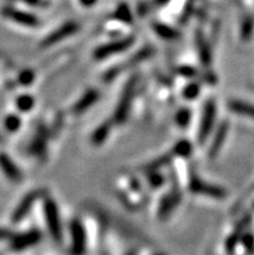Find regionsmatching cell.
<instances>
[{"label":"cell","instance_id":"cell-1","mask_svg":"<svg viewBox=\"0 0 254 255\" xmlns=\"http://www.w3.org/2000/svg\"><path fill=\"white\" fill-rule=\"evenodd\" d=\"M44 217L45 223L48 226L52 237L55 240H60V237H61V223H60L56 202L52 198L47 197L44 200Z\"/></svg>","mask_w":254,"mask_h":255},{"label":"cell","instance_id":"cell-2","mask_svg":"<svg viewBox=\"0 0 254 255\" xmlns=\"http://www.w3.org/2000/svg\"><path fill=\"white\" fill-rule=\"evenodd\" d=\"M136 86V78H132L130 79V82L126 84L125 91H123L122 97L119 100L118 107L116 109V113H114V118L113 121L117 123H123V121L127 118V114H129L130 107H131V100L132 95H134V91H135Z\"/></svg>","mask_w":254,"mask_h":255},{"label":"cell","instance_id":"cell-3","mask_svg":"<svg viewBox=\"0 0 254 255\" xmlns=\"http://www.w3.org/2000/svg\"><path fill=\"white\" fill-rule=\"evenodd\" d=\"M78 30H79V25H78L77 22H73V21H71V22L64 23V25L60 26L57 30H55V31L51 32L49 35L45 36L44 40H43L42 44H40V47H43V48L51 47V45L64 40V39L68 38V36L74 35Z\"/></svg>","mask_w":254,"mask_h":255},{"label":"cell","instance_id":"cell-4","mask_svg":"<svg viewBox=\"0 0 254 255\" xmlns=\"http://www.w3.org/2000/svg\"><path fill=\"white\" fill-rule=\"evenodd\" d=\"M216 114H217V108L216 104L213 101H209L204 107V113L203 118H201V123H200V132H199V140L201 142L209 136V133L212 132L213 125H214V121H216Z\"/></svg>","mask_w":254,"mask_h":255},{"label":"cell","instance_id":"cell-5","mask_svg":"<svg viewBox=\"0 0 254 255\" xmlns=\"http://www.w3.org/2000/svg\"><path fill=\"white\" fill-rule=\"evenodd\" d=\"M1 14H3L5 18L10 19L13 22L19 23V25L23 26H36L39 25V19L36 18L34 14L27 12H22V10L14 9L12 6H4L3 10H1Z\"/></svg>","mask_w":254,"mask_h":255},{"label":"cell","instance_id":"cell-6","mask_svg":"<svg viewBox=\"0 0 254 255\" xmlns=\"http://www.w3.org/2000/svg\"><path fill=\"white\" fill-rule=\"evenodd\" d=\"M132 43H134V39L126 38L122 39V40H117V42L109 43V44L101 45V47H99V48L95 51L93 56H95V58H97V60H101V58H105L108 57V56L116 55V53H119V52L126 51Z\"/></svg>","mask_w":254,"mask_h":255},{"label":"cell","instance_id":"cell-7","mask_svg":"<svg viewBox=\"0 0 254 255\" xmlns=\"http://www.w3.org/2000/svg\"><path fill=\"white\" fill-rule=\"evenodd\" d=\"M38 198H39V192L36 191L30 192V193L26 194L25 197L21 200L18 206L16 207V210L13 211V215H12L13 223H18V222H21V220L27 215V213L31 210L32 206H34V204H35Z\"/></svg>","mask_w":254,"mask_h":255},{"label":"cell","instance_id":"cell-8","mask_svg":"<svg viewBox=\"0 0 254 255\" xmlns=\"http://www.w3.org/2000/svg\"><path fill=\"white\" fill-rule=\"evenodd\" d=\"M190 189L193 193L204 194V196H209L213 198H225L227 194H226L225 189L219 187H214V185L205 184L204 181L199 180L197 178L192 179L190 184Z\"/></svg>","mask_w":254,"mask_h":255},{"label":"cell","instance_id":"cell-9","mask_svg":"<svg viewBox=\"0 0 254 255\" xmlns=\"http://www.w3.org/2000/svg\"><path fill=\"white\" fill-rule=\"evenodd\" d=\"M0 168H1V171H3L6 178L13 181V183L21 181V179H22L21 170L17 167L13 159L5 153H0Z\"/></svg>","mask_w":254,"mask_h":255},{"label":"cell","instance_id":"cell-10","mask_svg":"<svg viewBox=\"0 0 254 255\" xmlns=\"http://www.w3.org/2000/svg\"><path fill=\"white\" fill-rule=\"evenodd\" d=\"M99 91L97 90H88L83 96L78 100V103L73 107V113L75 114H81L84 113L88 108H91L93 104L99 100Z\"/></svg>","mask_w":254,"mask_h":255},{"label":"cell","instance_id":"cell-11","mask_svg":"<svg viewBox=\"0 0 254 255\" xmlns=\"http://www.w3.org/2000/svg\"><path fill=\"white\" fill-rule=\"evenodd\" d=\"M71 235H73V252L75 254H81L84 250L86 237H84L83 227L77 220L71 224Z\"/></svg>","mask_w":254,"mask_h":255},{"label":"cell","instance_id":"cell-12","mask_svg":"<svg viewBox=\"0 0 254 255\" xmlns=\"http://www.w3.org/2000/svg\"><path fill=\"white\" fill-rule=\"evenodd\" d=\"M39 239H40V235H39V232H36V231H31V232L23 233V235H21V236H17L13 239L12 241L13 249L21 250V249H25V248H29V246L38 243Z\"/></svg>","mask_w":254,"mask_h":255},{"label":"cell","instance_id":"cell-13","mask_svg":"<svg viewBox=\"0 0 254 255\" xmlns=\"http://www.w3.org/2000/svg\"><path fill=\"white\" fill-rule=\"evenodd\" d=\"M227 132H229V123H222L218 127V129H217L216 137H214L212 146H210V157L212 158L216 157L219 150H221V148H222L223 141H225L226 136H227Z\"/></svg>","mask_w":254,"mask_h":255},{"label":"cell","instance_id":"cell-14","mask_svg":"<svg viewBox=\"0 0 254 255\" xmlns=\"http://www.w3.org/2000/svg\"><path fill=\"white\" fill-rule=\"evenodd\" d=\"M178 202H179V193H177V192H171V193H169L161 202L160 211H158V213H160V217H169V214L173 211L174 207L177 206Z\"/></svg>","mask_w":254,"mask_h":255},{"label":"cell","instance_id":"cell-15","mask_svg":"<svg viewBox=\"0 0 254 255\" xmlns=\"http://www.w3.org/2000/svg\"><path fill=\"white\" fill-rule=\"evenodd\" d=\"M229 108L234 113L254 118V105L252 104L243 103L240 100H232L229 103Z\"/></svg>","mask_w":254,"mask_h":255},{"label":"cell","instance_id":"cell-16","mask_svg":"<svg viewBox=\"0 0 254 255\" xmlns=\"http://www.w3.org/2000/svg\"><path fill=\"white\" fill-rule=\"evenodd\" d=\"M47 131L45 129H39L36 136L34 137L31 142V146H30V150L32 152V154L36 155H42L45 150V141H47Z\"/></svg>","mask_w":254,"mask_h":255},{"label":"cell","instance_id":"cell-17","mask_svg":"<svg viewBox=\"0 0 254 255\" xmlns=\"http://www.w3.org/2000/svg\"><path fill=\"white\" fill-rule=\"evenodd\" d=\"M110 132V123L109 122H105L103 123L101 126L97 127L95 129V132L92 133L91 136V141H92L93 145H100V144H103L105 141V139L108 137Z\"/></svg>","mask_w":254,"mask_h":255},{"label":"cell","instance_id":"cell-18","mask_svg":"<svg viewBox=\"0 0 254 255\" xmlns=\"http://www.w3.org/2000/svg\"><path fill=\"white\" fill-rule=\"evenodd\" d=\"M34 97L30 96V95H21V96L17 97L16 100V107L19 112H22V113H27L29 110L32 109L34 107Z\"/></svg>","mask_w":254,"mask_h":255},{"label":"cell","instance_id":"cell-19","mask_svg":"<svg viewBox=\"0 0 254 255\" xmlns=\"http://www.w3.org/2000/svg\"><path fill=\"white\" fill-rule=\"evenodd\" d=\"M4 127L8 132L14 133L16 131H18L19 127H21V118L14 114H9V116L5 117L4 120Z\"/></svg>","mask_w":254,"mask_h":255},{"label":"cell","instance_id":"cell-20","mask_svg":"<svg viewBox=\"0 0 254 255\" xmlns=\"http://www.w3.org/2000/svg\"><path fill=\"white\" fill-rule=\"evenodd\" d=\"M153 26H155V30L157 31L158 35H161L162 38L174 39L178 36V32L174 29H171V27H169V26L162 25V23H156Z\"/></svg>","mask_w":254,"mask_h":255},{"label":"cell","instance_id":"cell-21","mask_svg":"<svg viewBox=\"0 0 254 255\" xmlns=\"http://www.w3.org/2000/svg\"><path fill=\"white\" fill-rule=\"evenodd\" d=\"M116 17L123 22H127V23H131L134 19H132V13L130 10V8L126 4H121L118 6V9L116 10Z\"/></svg>","mask_w":254,"mask_h":255},{"label":"cell","instance_id":"cell-22","mask_svg":"<svg viewBox=\"0 0 254 255\" xmlns=\"http://www.w3.org/2000/svg\"><path fill=\"white\" fill-rule=\"evenodd\" d=\"M174 152H175V154L177 155L188 157V155L191 154V152H192V145L190 144V141H187V140H182V141H179L177 145H175V148H174Z\"/></svg>","mask_w":254,"mask_h":255},{"label":"cell","instance_id":"cell-23","mask_svg":"<svg viewBox=\"0 0 254 255\" xmlns=\"http://www.w3.org/2000/svg\"><path fill=\"white\" fill-rule=\"evenodd\" d=\"M34 78H35L34 71L29 70V69H25V70H22L19 73L18 83L22 84V86H30V84L34 82Z\"/></svg>","mask_w":254,"mask_h":255},{"label":"cell","instance_id":"cell-24","mask_svg":"<svg viewBox=\"0 0 254 255\" xmlns=\"http://www.w3.org/2000/svg\"><path fill=\"white\" fill-rule=\"evenodd\" d=\"M177 123L180 127H187L191 120V112L190 109H180L177 113Z\"/></svg>","mask_w":254,"mask_h":255},{"label":"cell","instance_id":"cell-25","mask_svg":"<svg viewBox=\"0 0 254 255\" xmlns=\"http://www.w3.org/2000/svg\"><path fill=\"white\" fill-rule=\"evenodd\" d=\"M200 94V86L196 83H192L190 86H187L184 88V92H183V96L188 100H193V99H196Z\"/></svg>","mask_w":254,"mask_h":255},{"label":"cell","instance_id":"cell-26","mask_svg":"<svg viewBox=\"0 0 254 255\" xmlns=\"http://www.w3.org/2000/svg\"><path fill=\"white\" fill-rule=\"evenodd\" d=\"M253 31V21L252 19H247L243 25V38L247 40V38H249Z\"/></svg>","mask_w":254,"mask_h":255},{"label":"cell","instance_id":"cell-27","mask_svg":"<svg viewBox=\"0 0 254 255\" xmlns=\"http://www.w3.org/2000/svg\"><path fill=\"white\" fill-rule=\"evenodd\" d=\"M10 236L9 231L3 230V228H0V240H5Z\"/></svg>","mask_w":254,"mask_h":255},{"label":"cell","instance_id":"cell-28","mask_svg":"<svg viewBox=\"0 0 254 255\" xmlns=\"http://www.w3.org/2000/svg\"><path fill=\"white\" fill-rule=\"evenodd\" d=\"M97 0H79V3L82 4V5H84V6H91V5H93V4L96 3Z\"/></svg>","mask_w":254,"mask_h":255},{"label":"cell","instance_id":"cell-29","mask_svg":"<svg viewBox=\"0 0 254 255\" xmlns=\"http://www.w3.org/2000/svg\"><path fill=\"white\" fill-rule=\"evenodd\" d=\"M169 0H157L158 4H164V3H168Z\"/></svg>","mask_w":254,"mask_h":255},{"label":"cell","instance_id":"cell-30","mask_svg":"<svg viewBox=\"0 0 254 255\" xmlns=\"http://www.w3.org/2000/svg\"><path fill=\"white\" fill-rule=\"evenodd\" d=\"M1 142H3V137L0 136V144H1Z\"/></svg>","mask_w":254,"mask_h":255}]
</instances>
